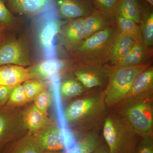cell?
Wrapping results in <instances>:
<instances>
[{"label": "cell", "instance_id": "cell-14", "mask_svg": "<svg viewBox=\"0 0 153 153\" xmlns=\"http://www.w3.org/2000/svg\"><path fill=\"white\" fill-rule=\"evenodd\" d=\"M84 19L80 18L72 19L65 28L63 39L68 49L76 51L85 40Z\"/></svg>", "mask_w": 153, "mask_h": 153}, {"label": "cell", "instance_id": "cell-26", "mask_svg": "<svg viewBox=\"0 0 153 153\" xmlns=\"http://www.w3.org/2000/svg\"><path fill=\"white\" fill-rule=\"evenodd\" d=\"M122 0H92L95 9L108 18L114 21L116 12Z\"/></svg>", "mask_w": 153, "mask_h": 153}, {"label": "cell", "instance_id": "cell-1", "mask_svg": "<svg viewBox=\"0 0 153 153\" xmlns=\"http://www.w3.org/2000/svg\"><path fill=\"white\" fill-rule=\"evenodd\" d=\"M70 103L64 111V118L69 124L75 125L82 134L102 128L108 112L103 91L86 92Z\"/></svg>", "mask_w": 153, "mask_h": 153}, {"label": "cell", "instance_id": "cell-30", "mask_svg": "<svg viewBox=\"0 0 153 153\" xmlns=\"http://www.w3.org/2000/svg\"><path fill=\"white\" fill-rule=\"evenodd\" d=\"M9 100L11 104L16 105L22 104L28 102L23 85L19 84L15 86Z\"/></svg>", "mask_w": 153, "mask_h": 153}, {"label": "cell", "instance_id": "cell-35", "mask_svg": "<svg viewBox=\"0 0 153 153\" xmlns=\"http://www.w3.org/2000/svg\"><path fill=\"white\" fill-rule=\"evenodd\" d=\"M42 153H62L60 152H49V151H45Z\"/></svg>", "mask_w": 153, "mask_h": 153}, {"label": "cell", "instance_id": "cell-36", "mask_svg": "<svg viewBox=\"0 0 153 153\" xmlns=\"http://www.w3.org/2000/svg\"><path fill=\"white\" fill-rule=\"evenodd\" d=\"M146 1L151 6H153V0H146Z\"/></svg>", "mask_w": 153, "mask_h": 153}, {"label": "cell", "instance_id": "cell-13", "mask_svg": "<svg viewBox=\"0 0 153 153\" xmlns=\"http://www.w3.org/2000/svg\"><path fill=\"white\" fill-rule=\"evenodd\" d=\"M136 43L131 37L119 32L109 49L107 63L110 62L111 66H114L130 52Z\"/></svg>", "mask_w": 153, "mask_h": 153}, {"label": "cell", "instance_id": "cell-10", "mask_svg": "<svg viewBox=\"0 0 153 153\" xmlns=\"http://www.w3.org/2000/svg\"><path fill=\"white\" fill-rule=\"evenodd\" d=\"M10 64L22 66L30 65L28 54L19 41H10L0 47V66Z\"/></svg>", "mask_w": 153, "mask_h": 153}, {"label": "cell", "instance_id": "cell-19", "mask_svg": "<svg viewBox=\"0 0 153 153\" xmlns=\"http://www.w3.org/2000/svg\"><path fill=\"white\" fill-rule=\"evenodd\" d=\"M114 22L115 20H110L95 10L92 14L84 19L85 40L95 33L106 29Z\"/></svg>", "mask_w": 153, "mask_h": 153}, {"label": "cell", "instance_id": "cell-34", "mask_svg": "<svg viewBox=\"0 0 153 153\" xmlns=\"http://www.w3.org/2000/svg\"><path fill=\"white\" fill-rule=\"evenodd\" d=\"M92 153H111L109 148L104 142Z\"/></svg>", "mask_w": 153, "mask_h": 153}, {"label": "cell", "instance_id": "cell-29", "mask_svg": "<svg viewBox=\"0 0 153 153\" xmlns=\"http://www.w3.org/2000/svg\"><path fill=\"white\" fill-rule=\"evenodd\" d=\"M131 153H153V136L140 137Z\"/></svg>", "mask_w": 153, "mask_h": 153}, {"label": "cell", "instance_id": "cell-20", "mask_svg": "<svg viewBox=\"0 0 153 153\" xmlns=\"http://www.w3.org/2000/svg\"><path fill=\"white\" fill-rule=\"evenodd\" d=\"M104 142L102 129L94 130L82 134L76 149L79 153H92Z\"/></svg>", "mask_w": 153, "mask_h": 153}, {"label": "cell", "instance_id": "cell-8", "mask_svg": "<svg viewBox=\"0 0 153 153\" xmlns=\"http://www.w3.org/2000/svg\"><path fill=\"white\" fill-rule=\"evenodd\" d=\"M58 14L67 19L85 18L96 10L92 0H57Z\"/></svg>", "mask_w": 153, "mask_h": 153}, {"label": "cell", "instance_id": "cell-23", "mask_svg": "<svg viewBox=\"0 0 153 153\" xmlns=\"http://www.w3.org/2000/svg\"><path fill=\"white\" fill-rule=\"evenodd\" d=\"M116 24L119 32L133 38L137 43L143 45L140 26L136 23L120 16L115 17Z\"/></svg>", "mask_w": 153, "mask_h": 153}, {"label": "cell", "instance_id": "cell-16", "mask_svg": "<svg viewBox=\"0 0 153 153\" xmlns=\"http://www.w3.org/2000/svg\"><path fill=\"white\" fill-rule=\"evenodd\" d=\"M30 79L28 70L22 66H8L0 68V85L14 87Z\"/></svg>", "mask_w": 153, "mask_h": 153}, {"label": "cell", "instance_id": "cell-22", "mask_svg": "<svg viewBox=\"0 0 153 153\" xmlns=\"http://www.w3.org/2000/svg\"><path fill=\"white\" fill-rule=\"evenodd\" d=\"M117 16L140 24V13L138 0H122L116 12Z\"/></svg>", "mask_w": 153, "mask_h": 153}, {"label": "cell", "instance_id": "cell-27", "mask_svg": "<svg viewBox=\"0 0 153 153\" xmlns=\"http://www.w3.org/2000/svg\"><path fill=\"white\" fill-rule=\"evenodd\" d=\"M23 85L27 101L34 100L44 88V84L37 80H27Z\"/></svg>", "mask_w": 153, "mask_h": 153}, {"label": "cell", "instance_id": "cell-24", "mask_svg": "<svg viewBox=\"0 0 153 153\" xmlns=\"http://www.w3.org/2000/svg\"><path fill=\"white\" fill-rule=\"evenodd\" d=\"M60 92L63 97L71 98L83 95L87 92L77 79H68L62 82Z\"/></svg>", "mask_w": 153, "mask_h": 153}, {"label": "cell", "instance_id": "cell-2", "mask_svg": "<svg viewBox=\"0 0 153 153\" xmlns=\"http://www.w3.org/2000/svg\"><path fill=\"white\" fill-rule=\"evenodd\" d=\"M109 110L125 120L140 137L153 136V99L126 97Z\"/></svg>", "mask_w": 153, "mask_h": 153}, {"label": "cell", "instance_id": "cell-3", "mask_svg": "<svg viewBox=\"0 0 153 153\" xmlns=\"http://www.w3.org/2000/svg\"><path fill=\"white\" fill-rule=\"evenodd\" d=\"M111 153H131L140 136L128 123L109 110L102 128Z\"/></svg>", "mask_w": 153, "mask_h": 153}, {"label": "cell", "instance_id": "cell-7", "mask_svg": "<svg viewBox=\"0 0 153 153\" xmlns=\"http://www.w3.org/2000/svg\"><path fill=\"white\" fill-rule=\"evenodd\" d=\"M112 68V66L102 62H81L74 74L87 92L103 91Z\"/></svg>", "mask_w": 153, "mask_h": 153}, {"label": "cell", "instance_id": "cell-18", "mask_svg": "<svg viewBox=\"0 0 153 153\" xmlns=\"http://www.w3.org/2000/svg\"><path fill=\"white\" fill-rule=\"evenodd\" d=\"M64 66L65 63L61 60L56 59L46 60L28 69L30 79L52 77L59 72Z\"/></svg>", "mask_w": 153, "mask_h": 153}, {"label": "cell", "instance_id": "cell-15", "mask_svg": "<svg viewBox=\"0 0 153 153\" xmlns=\"http://www.w3.org/2000/svg\"><path fill=\"white\" fill-rule=\"evenodd\" d=\"M152 49L146 48L144 45L137 43L125 57L112 67H131L150 63L149 60L152 55Z\"/></svg>", "mask_w": 153, "mask_h": 153}, {"label": "cell", "instance_id": "cell-21", "mask_svg": "<svg viewBox=\"0 0 153 153\" xmlns=\"http://www.w3.org/2000/svg\"><path fill=\"white\" fill-rule=\"evenodd\" d=\"M46 115L34 105L27 110L24 114L25 127L31 132L35 133L49 122Z\"/></svg>", "mask_w": 153, "mask_h": 153}, {"label": "cell", "instance_id": "cell-33", "mask_svg": "<svg viewBox=\"0 0 153 153\" xmlns=\"http://www.w3.org/2000/svg\"><path fill=\"white\" fill-rule=\"evenodd\" d=\"M7 125V121L5 117L0 114V141L4 136Z\"/></svg>", "mask_w": 153, "mask_h": 153}, {"label": "cell", "instance_id": "cell-28", "mask_svg": "<svg viewBox=\"0 0 153 153\" xmlns=\"http://www.w3.org/2000/svg\"><path fill=\"white\" fill-rule=\"evenodd\" d=\"M35 105L39 110L47 114V110L52 103L51 94L46 90H43L34 99Z\"/></svg>", "mask_w": 153, "mask_h": 153}, {"label": "cell", "instance_id": "cell-31", "mask_svg": "<svg viewBox=\"0 0 153 153\" xmlns=\"http://www.w3.org/2000/svg\"><path fill=\"white\" fill-rule=\"evenodd\" d=\"M13 20V16L6 7L4 0H0V24H10Z\"/></svg>", "mask_w": 153, "mask_h": 153}, {"label": "cell", "instance_id": "cell-9", "mask_svg": "<svg viewBox=\"0 0 153 153\" xmlns=\"http://www.w3.org/2000/svg\"><path fill=\"white\" fill-rule=\"evenodd\" d=\"M33 136L44 151L60 152L64 149L63 137L55 124L47 123Z\"/></svg>", "mask_w": 153, "mask_h": 153}, {"label": "cell", "instance_id": "cell-25", "mask_svg": "<svg viewBox=\"0 0 153 153\" xmlns=\"http://www.w3.org/2000/svg\"><path fill=\"white\" fill-rule=\"evenodd\" d=\"M44 152L34 137L28 136L19 142L10 153H42Z\"/></svg>", "mask_w": 153, "mask_h": 153}, {"label": "cell", "instance_id": "cell-11", "mask_svg": "<svg viewBox=\"0 0 153 153\" xmlns=\"http://www.w3.org/2000/svg\"><path fill=\"white\" fill-rule=\"evenodd\" d=\"M126 97L153 99V67L152 65L137 76Z\"/></svg>", "mask_w": 153, "mask_h": 153}, {"label": "cell", "instance_id": "cell-5", "mask_svg": "<svg viewBox=\"0 0 153 153\" xmlns=\"http://www.w3.org/2000/svg\"><path fill=\"white\" fill-rule=\"evenodd\" d=\"M151 63L131 67H113L109 80L103 91L104 100L108 110L127 96L135 79Z\"/></svg>", "mask_w": 153, "mask_h": 153}, {"label": "cell", "instance_id": "cell-12", "mask_svg": "<svg viewBox=\"0 0 153 153\" xmlns=\"http://www.w3.org/2000/svg\"><path fill=\"white\" fill-rule=\"evenodd\" d=\"M15 13L36 16L55 6V0H7Z\"/></svg>", "mask_w": 153, "mask_h": 153}, {"label": "cell", "instance_id": "cell-32", "mask_svg": "<svg viewBox=\"0 0 153 153\" xmlns=\"http://www.w3.org/2000/svg\"><path fill=\"white\" fill-rule=\"evenodd\" d=\"M13 88L0 85V105L8 100Z\"/></svg>", "mask_w": 153, "mask_h": 153}, {"label": "cell", "instance_id": "cell-17", "mask_svg": "<svg viewBox=\"0 0 153 153\" xmlns=\"http://www.w3.org/2000/svg\"><path fill=\"white\" fill-rule=\"evenodd\" d=\"M153 6H141L140 26L143 44L149 49H153Z\"/></svg>", "mask_w": 153, "mask_h": 153}, {"label": "cell", "instance_id": "cell-6", "mask_svg": "<svg viewBox=\"0 0 153 153\" xmlns=\"http://www.w3.org/2000/svg\"><path fill=\"white\" fill-rule=\"evenodd\" d=\"M119 33L115 21L106 29L84 40L76 51L80 62L107 63L109 49Z\"/></svg>", "mask_w": 153, "mask_h": 153}, {"label": "cell", "instance_id": "cell-4", "mask_svg": "<svg viewBox=\"0 0 153 153\" xmlns=\"http://www.w3.org/2000/svg\"><path fill=\"white\" fill-rule=\"evenodd\" d=\"M56 5L35 16L34 30L42 57L47 60L55 59V38L60 28Z\"/></svg>", "mask_w": 153, "mask_h": 153}]
</instances>
